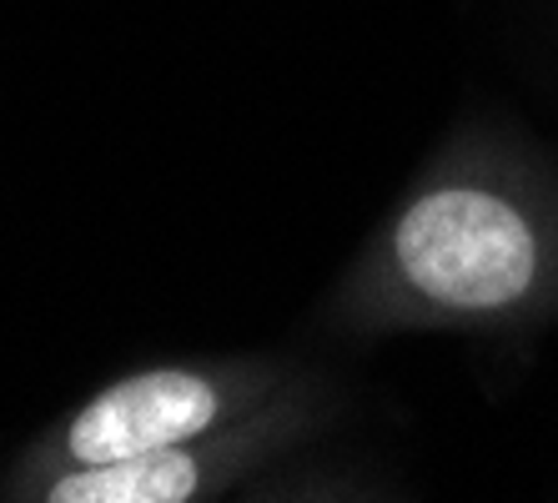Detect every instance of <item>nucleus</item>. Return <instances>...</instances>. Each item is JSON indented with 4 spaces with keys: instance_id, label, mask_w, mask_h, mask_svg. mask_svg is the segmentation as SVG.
Returning a JSON list of instances; mask_svg holds the SVG:
<instances>
[{
    "instance_id": "obj_3",
    "label": "nucleus",
    "mask_w": 558,
    "mask_h": 503,
    "mask_svg": "<svg viewBox=\"0 0 558 503\" xmlns=\"http://www.w3.org/2000/svg\"><path fill=\"white\" fill-rule=\"evenodd\" d=\"M196 489V468L186 453L151 448L92 464L86 474L56 483V503H182Z\"/></svg>"
},
{
    "instance_id": "obj_2",
    "label": "nucleus",
    "mask_w": 558,
    "mask_h": 503,
    "mask_svg": "<svg viewBox=\"0 0 558 503\" xmlns=\"http://www.w3.org/2000/svg\"><path fill=\"white\" fill-rule=\"evenodd\" d=\"M217 414L211 387L192 373H146L117 383L111 393L76 414L71 423V453L86 464H111L131 453L177 448L182 439L202 433Z\"/></svg>"
},
{
    "instance_id": "obj_1",
    "label": "nucleus",
    "mask_w": 558,
    "mask_h": 503,
    "mask_svg": "<svg viewBox=\"0 0 558 503\" xmlns=\"http://www.w3.org/2000/svg\"><path fill=\"white\" fill-rule=\"evenodd\" d=\"M398 262L417 292L453 308H504L533 283V232L488 192H433L398 227Z\"/></svg>"
}]
</instances>
